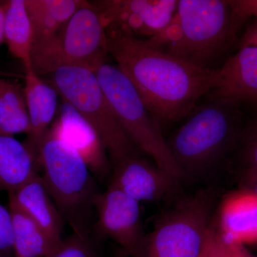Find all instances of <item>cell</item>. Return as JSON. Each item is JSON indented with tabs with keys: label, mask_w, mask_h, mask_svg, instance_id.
I'll list each match as a JSON object with an SVG mask.
<instances>
[{
	"label": "cell",
	"mask_w": 257,
	"mask_h": 257,
	"mask_svg": "<svg viewBox=\"0 0 257 257\" xmlns=\"http://www.w3.org/2000/svg\"><path fill=\"white\" fill-rule=\"evenodd\" d=\"M84 3L82 0H25L33 32L32 68L40 65L64 25Z\"/></svg>",
	"instance_id": "obj_14"
},
{
	"label": "cell",
	"mask_w": 257,
	"mask_h": 257,
	"mask_svg": "<svg viewBox=\"0 0 257 257\" xmlns=\"http://www.w3.org/2000/svg\"><path fill=\"white\" fill-rule=\"evenodd\" d=\"M108 53L162 126L187 117L216 84V69L196 67L117 29L106 30Z\"/></svg>",
	"instance_id": "obj_1"
},
{
	"label": "cell",
	"mask_w": 257,
	"mask_h": 257,
	"mask_svg": "<svg viewBox=\"0 0 257 257\" xmlns=\"http://www.w3.org/2000/svg\"><path fill=\"white\" fill-rule=\"evenodd\" d=\"M216 225L225 239L243 245L257 241V196L241 189L225 197Z\"/></svg>",
	"instance_id": "obj_16"
},
{
	"label": "cell",
	"mask_w": 257,
	"mask_h": 257,
	"mask_svg": "<svg viewBox=\"0 0 257 257\" xmlns=\"http://www.w3.org/2000/svg\"><path fill=\"white\" fill-rule=\"evenodd\" d=\"M0 257H12L10 253L0 252Z\"/></svg>",
	"instance_id": "obj_32"
},
{
	"label": "cell",
	"mask_w": 257,
	"mask_h": 257,
	"mask_svg": "<svg viewBox=\"0 0 257 257\" xmlns=\"http://www.w3.org/2000/svg\"><path fill=\"white\" fill-rule=\"evenodd\" d=\"M241 257H253V256H251V255H250L249 253H248L247 252V251H246V250L245 249L244 251H243L242 255H241Z\"/></svg>",
	"instance_id": "obj_31"
},
{
	"label": "cell",
	"mask_w": 257,
	"mask_h": 257,
	"mask_svg": "<svg viewBox=\"0 0 257 257\" xmlns=\"http://www.w3.org/2000/svg\"><path fill=\"white\" fill-rule=\"evenodd\" d=\"M97 216V228L133 257L143 242L145 233L142 225L140 202L121 189L109 184L94 200Z\"/></svg>",
	"instance_id": "obj_10"
},
{
	"label": "cell",
	"mask_w": 257,
	"mask_h": 257,
	"mask_svg": "<svg viewBox=\"0 0 257 257\" xmlns=\"http://www.w3.org/2000/svg\"><path fill=\"white\" fill-rule=\"evenodd\" d=\"M37 167L45 187L74 234L88 236V213L94 208L95 182L86 162L70 145L49 130L39 147Z\"/></svg>",
	"instance_id": "obj_4"
},
{
	"label": "cell",
	"mask_w": 257,
	"mask_h": 257,
	"mask_svg": "<svg viewBox=\"0 0 257 257\" xmlns=\"http://www.w3.org/2000/svg\"><path fill=\"white\" fill-rule=\"evenodd\" d=\"M247 46L257 47V20L248 27L239 42V49Z\"/></svg>",
	"instance_id": "obj_27"
},
{
	"label": "cell",
	"mask_w": 257,
	"mask_h": 257,
	"mask_svg": "<svg viewBox=\"0 0 257 257\" xmlns=\"http://www.w3.org/2000/svg\"><path fill=\"white\" fill-rule=\"evenodd\" d=\"M51 74L49 84L94 128L111 162L138 151L115 117L95 72L67 66Z\"/></svg>",
	"instance_id": "obj_7"
},
{
	"label": "cell",
	"mask_w": 257,
	"mask_h": 257,
	"mask_svg": "<svg viewBox=\"0 0 257 257\" xmlns=\"http://www.w3.org/2000/svg\"><path fill=\"white\" fill-rule=\"evenodd\" d=\"M25 71V92L30 116L31 131L25 145L36 158L42 140L49 131L55 117L58 92L35 72L32 64L24 67Z\"/></svg>",
	"instance_id": "obj_15"
},
{
	"label": "cell",
	"mask_w": 257,
	"mask_h": 257,
	"mask_svg": "<svg viewBox=\"0 0 257 257\" xmlns=\"http://www.w3.org/2000/svg\"><path fill=\"white\" fill-rule=\"evenodd\" d=\"M115 257H130L128 256L127 253L125 252V251H123V250H120V251L119 253L116 254V256Z\"/></svg>",
	"instance_id": "obj_30"
},
{
	"label": "cell",
	"mask_w": 257,
	"mask_h": 257,
	"mask_svg": "<svg viewBox=\"0 0 257 257\" xmlns=\"http://www.w3.org/2000/svg\"><path fill=\"white\" fill-rule=\"evenodd\" d=\"M111 184L138 202H159L170 197L178 187L179 179L138 152L111 162Z\"/></svg>",
	"instance_id": "obj_11"
},
{
	"label": "cell",
	"mask_w": 257,
	"mask_h": 257,
	"mask_svg": "<svg viewBox=\"0 0 257 257\" xmlns=\"http://www.w3.org/2000/svg\"><path fill=\"white\" fill-rule=\"evenodd\" d=\"M108 55L106 28L100 15L92 3L84 1L64 25L53 46L34 70L40 77L67 66L95 72L106 63Z\"/></svg>",
	"instance_id": "obj_8"
},
{
	"label": "cell",
	"mask_w": 257,
	"mask_h": 257,
	"mask_svg": "<svg viewBox=\"0 0 257 257\" xmlns=\"http://www.w3.org/2000/svg\"><path fill=\"white\" fill-rule=\"evenodd\" d=\"M216 198L215 191L205 189L176 201L133 257H199Z\"/></svg>",
	"instance_id": "obj_6"
},
{
	"label": "cell",
	"mask_w": 257,
	"mask_h": 257,
	"mask_svg": "<svg viewBox=\"0 0 257 257\" xmlns=\"http://www.w3.org/2000/svg\"><path fill=\"white\" fill-rule=\"evenodd\" d=\"M14 248L13 225L9 209L0 204V252L10 253Z\"/></svg>",
	"instance_id": "obj_25"
},
{
	"label": "cell",
	"mask_w": 257,
	"mask_h": 257,
	"mask_svg": "<svg viewBox=\"0 0 257 257\" xmlns=\"http://www.w3.org/2000/svg\"><path fill=\"white\" fill-rule=\"evenodd\" d=\"M8 1L0 3V45L4 42V18Z\"/></svg>",
	"instance_id": "obj_29"
},
{
	"label": "cell",
	"mask_w": 257,
	"mask_h": 257,
	"mask_svg": "<svg viewBox=\"0 0 257 257\" xmlns=\"http://www.w3.org/2000/svg\"><path fill=\"white\" fill-rule=\"evenodd\" d=\"M236 147L243 172H257V116L241 126Z\"/></svg>",
	"instance_id": "obj_23"
},
{
	"label": "cell",
	"mask_w": 257,
	"mask_h": 257,
	"mask_svg": "<svg viewBox=\"0 0 257 257\" xmlns=\"http://www.w3.org/2000/svg\"><path fill=\"white\" fill-rule=\"evenodd\" d=\"M50 128L78 152L92 174L103 177L109 172L108 153L100 138L68 101L62 99L60 115Z\"/></svg>",
	"instance_id": "obj_13"
},
{
	"label": "cell",
	"mask_w": 257,
	"mask_h": 257,
	"mask_svg": "<svg viewBox=\"0 0 257 257\" xmlns=\"http://www.w3.org/2000/svg\"><path fill=\"white\" fill-rule=\"evenodd\" d=\"M31 131L25 87L3 79L0 88V134L14 137L15 134Z\"/></svg>",
	"instance_id": "obj_21"
},
{
	"label": "cell",
	"mask_w": 257,
	"mask_h": 257,
	"mask_svg": "<svg viewBox=\"0 0 257 257\" xmlns=\"http://www.w3.org/2000/svg\"><path fill=\"white\" fill-rule=\"evenodd\" d=\"M231 10L233 23L236 30L250 18H257V0L228 1Z\"/></svg>",
	"instance_id": "obj_26"
},
{
	"label": "cell",
	"mask_w": 257,
	"mask_h": 257,
	"mask_svg": "<svg viewBox=\"0 0 257 257\" xmlns=\"http://www.w3.org/2000/svg\"><path fill=\"white\" fill-rule=\"evenodd\" d=\"M95 74L123 131L134 146L179 181L183 176L171 155L158 120L144 104L130 79L117 66L106 63Z\"/></svg>",
	"instance_id": "obj_5"
},
{
	"label": "cell",
	"mask_w": 257,
	"mask_h": 257,
	"mask_svg": "<svg viewBox=\"0 0 257 257\" xmlns=\"http://www.w3.org/2000/svg\"><path fill=\"white\" fill-rule=\"evenodd\" d=\"M9 196L56 244L62 243L63 217L39 174Z\"/></svg>",
	"instance_id": "obj_17"
},
{
	"label": "cell",
	"mask_w": 257,
	"mask_h": 257,
	"mask_svg": "<svg viewBox=\"0 0 257 257\" xmlns=\"http://www.w3.org/2000/svg\"><path fill=\"white\" fill-rule=\"evenodd\" d=\"M244 250L243 245L225 239L216 223L211 221L199 257H241Z\"/></svg>",
	"instance_id": "obj_22"
},
{
	"label": "cell",
	"mask_w": 257,
	"mask_h": 257,
	"mask_svg": "<svg viewBox=\"0 0 257 257\" xmlns=\"http://www.w3.org/2000/svg\"><path fill=\"white\" fill-rule=\"evenodd\" d=\"M36 158L25 143L0 134V189L15 192L37 175Z\"/></svg>",
	"instance_id": "obj_18"
},
{
	"label": "cell",
	"mask_w": 257,
	"mask_h": 257,
	"mask_svg": "<svg viewBox=\"0 0 257 257\" xmlns=\"http://www.w3.org/2000/svg\"><path fill=\"white\" fill-rule=\"evenodd\" d=\"M236 31L229 2L179 0L170 23L147 40L196 67L215 69L213 65L227 50Z\"/></svg>",
	"instance_id": "obj_2"
},
{
	"label": "cell",
	"mask_w": 257,
	"mask_h": 257,
	"mask_svg": "<svg viewBox=\"0 0 257 257\" xmlns=\"http://www.w3.org/2000/svg\"><path fill=\"white\" fill-rule=\"evenodd\" d=\"M178 3L177 0H105L92 3L106 30L117 29L147 40L170 23Z\"/></svg>",
	"instance_id": "obj_9"
},
{
	"label": "cell",
	"mask_w": 257,
	"mask_h": 257,
	"mask_svg": "<svg viewBox=\"0 0 257 257\" xmlns=\"http://www.w3.org/2000/svg\"><path fill=\"white\" fill-rule=\"evenodd\" d=\"M4 40L8 50L24 67L32 64L33 32L25 0H10L5 10Z\"/></svg>",
	"instance_id": "obj_20"
},
{
	"label": "cell",
	"mask_w": 257,
	"mask_h": 257,
	"mask_svg": "<svg viewBox=\"0 0 257 257\" xmlns=\"http://www.w3.org/2000/svg\"><path fill=\"white\" fill-rule=\"evenodd\" d=\"M3 79L0 78V88H1L2 84H3Z\"/></svg>",
	"instance_id": "obj_33"
},
{
	"label": "cell",
	"mask_w": 257,
	"mask_h": 257,
	"mask_svg": "<svg viewBox=\"0 0 257 257\" xmlns=\"http://www.w3.org/2000/svg\"><path fill=\"white\" fill-rule=\"evenodd\" d=\"M9 210L13 220L15 257H47L60 246L10 196Z\"/></svg>",
	"instance_id": "obj_19"
},
{
	"label": "cell",
	"mask_w": 257,
	"mask_h": 257,
	"mask_svg": "<svg viewBox=\"0 0 257 257\" xmlns=\"http://www.w3.org/2000/svg\"><path fill=\"white\" fill-rule=\"evenodd\" d=\"M216 76L215 87L208 94L209 101L257 106V47L240 48L216 69Z\"/></svg>",
	"instance_id": "obj_12"
},
{
	"label": "cell",
	"mask_w": 257,
	"mask_h": 257,
	"mask_svg": "<svg viewBox=\"0 0 257 257\" xmlns=\"http://www.w3.org/2000/svg\"><path fill=\"white\" fill-rule=\"evenodd\" d=\"M238 106L209 101L195 108L167 141L183 178L209 172L236 146L241 128Z\"/></svg>",
	"instance_id": "obj_3"
},
{
	"label": "cell",
	"mask_w": 257,
	"mask_h": 257,
	"mask_svg": "<svg viewBox=\"0 0 257 257\" xmlns=\"http://www.w3.org/2000/svg\"><path fill=\"white\" fill-rule=\"evenodd\" d=\"M47 257H98L88 236L74 234L63 239L60 246Z\"/></svg>",
	"instance_id": "obj_24"
},
{
	"label": "cell",
	"mask_w": 257,
	"mask_h": 257,
	"mask_svg": "<svg viewBox=\"0 0 257 257\" xmlns=\"http://www.w3.org/2000/svg\"><path fill=\"white\" fill-rule=\"evenodd\" d=\"M241 188L257 196V172H243Z\"/></svg>",
	"instance_id": "obj_28"
}]
</instances>
